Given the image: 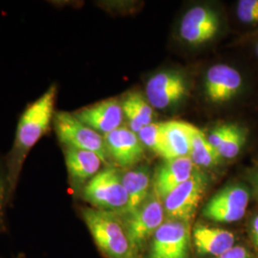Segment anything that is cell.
I'll return each mask as SVG.
<instances>
[{
  "label": "cell",
  "instance_id": "6da1fadb",
  "mask_svg": "<svg viewBox=\"0 0 258 258\" xmlns=\"http://www.w3.org/2000/svg\"><path fill=\"white\" fill-rule=\"evenodd\" d=\"M56 92V85L54 83L37 100L30 103L20 117L14 147L7 161L6 181L9 198L16 190L29 152L46 134L53 122Z\"/></svg>",
  "mask_w": 258,
  "mask_h": 258
},
{
  "label": "cell",
  "instance_id": "7a4b0ae2",
  "mask_svg": "<svg viewBox=\"0 0 258 258\" xmlns=\"http://www.w3.org/2000/svg\"><path fill=\"white\" fill-rule=\"evenodd\" d=\"M81 213L95 244L105 257H138L120 215L95 208H83Z\"/></svg>",
  "mask_w": 258,
  "mask_h": 258
},
{
  "label": "cell",
  "instance_id": "3957f363",
  "mask_svg": "<svg viewBox=\"0 0 258 258\" xmlns=\"http://www.w3.org/2000/svg\"><path fill=\"white\" fill-rule=\"evenodd\" d=\"M82 195L95 209L115 212L119 215L126 212L128 197L121 175L114 167H105L83 185Z\"/></svg>",
  "mask_w": 258,
  "mask_h": 258
},
{
  "label": "cell",
  "instance_id": "277c9868",
  "mask_svg": "<svg viewBox=\"0 0 258 258\" xmlns=\"http://www.w3.org/2000/svg\"><path fill=\"white\" fill-rule=\"evenodd\" d=\"M53 125L58 141L66 148L92 151L102 158L104 164H107L108 153L103 135L84 124L73 113L56 111Z\"/></svg>",
  "mask_w": 258,
  "mask_h": 258
},
{
  "label": "cell",
  "instance_id": "5b68a950",
  "mask_svg": "<svg viewBox=\"0 0 258 258\" xmlns=\"http://www.w3.org/2000/svg\"><path fill=\"white\" fill-rule=\"evenodd\" d=\"M207 186V178L198 170L164 199L165 214L169 220L189 223L197 212Z\"/></svg>",
  "mask_w": 258,
  "mask_h": 258
},
{
  "label": "cell",
  "instance_id": "8992f818",
  "mask_svg": "<svg viewBox=\"0 0 258 258\" xmlns=\"http://www.w3.org/2000/svg\"><path fill=\"white\" fill-rule=\"evenodd\" d=\"M165 215L164 203L152 191L138 210L125 214L124 220L121 218L128 233L129 239L137 252L164 223Z\"/></svg>",
  "mask_w": 258,
  "mask_h": 258
},
{
  "label": "cell",
  "instance_id": "52a82bcc",
  "mask_svg": "<svg viewBox=\"0 0 258 258\" xmlns=\"http://www.w3.org/2000/svg\"><path fill=\"white\" fill-rule=\"evenodd\" d=\"M189 241V223L164 222L153 234L149 258H187Z\"/></svg>",
  "mask_w": 258,
  "mask_h": 258
},
{
  "label": "cell",
  "instance_id": "ba28073f",
  "mask_svg": "<svg viewBox=\"0 0 258 258\" xmlns=\"http://www.w3.org/2000/svg\"><path fill=\"white\" fill-rule=\"evenodd\" d=\"M249 191L241 185H230L215 194L203 209V215L218 223L241 220L248 208Z\"/></svg>",
  "mask_w": 258,
  "mask_h": 258
},
{
  "label": "cell",
  "instance_id": "9c48e42d",
  "mask_svg": "<svg viewBox=\"0 0 258 258\" xmlns=\"http://www.w3.org/2000/svg\"><path fill=\"white\" fill-rule=\"evenodd\" d=\"M186 92V81L177 71H163L154 75L146 88L148 102L157 109H166L178 103Z\"/></svg>",
  "mask_w": 258,
  "mask_h": 258
},
{
  "label": "cell",
  "instance_id": "30bf717a",
  "mask_svg": "<svg viewBox=\"0 0 258 258\" xmlns=\"http://www.w3.org/2000/svg\"><path fill=\"white\" fill-rule=\"evenodd\" d=\"M219 29L217 14L208 7L196 6L181 21L180 36L190 45H201L215 37Z\"/></svg>",
  "mask_w": 258,
  "mask_h": 258
},
{
  "label": "cell",
  "instance_id": "8fae6325",
  "mask_svg": "<svg viewBox=\"0 0 258 258\" xmlns=\"http://www.w3.org/2000/svg\"><path fill=\"white\" fill-rule=\"evenodd\" d=\"M73 114L84 124L103 135L120 128L124 118L121 102L117 98L103 100Z\"/></svg>",
  "mask_w": 258,
  "mask_h": 258
},
{
  "label": "cell",
  "instance_id": "7c38bea8",
  "mask_svg": "<svg viewBox=\"0 0 258 258\" xmlns=\"http://www.w3.org/2000/svg\"><path fill=\"white\" fill-rule=\"evenodd\" d=\"M108 156L121 167H131L145 156V146L138 135L127 127L116 129L103 135Z\"/></svg>",
  "mask_w": 258,
  "mask_h": 258
},
{
  "label": "cell",
  "instance_id": "4fadbf2b",
  "mask_svg": "<svg viewBox=\"0 0 258 258\" xmlns=\"http://www.w3.org/2000/svg\"><path fill=\"white\" fill-rule=\"evenodd\" d=\"M243 79L239 72L227 64L211 67L205 78V92L208 99L214 103L229 102L239 93Z\"/></svg>",
  "mask_w": 258,
  "mask_h": 258
},
{
  "label": "cell",
  "instance_id": "5bb4252c",
  "mask_svg": "<svg viewBox=\"0 0 258 258\" xmlns=\"http://www.w3.org/2000/svg\"><path fill=\"white\" fill-rule=\"evenodd\" d=\"M194 162L189 157L165 161L158 167L154 176V192L162 200L177 186L184 183L194 174Z\"/></svg>",
  "mask_w": 258,
  "mask_h": 258
},
{
  "label": "cell",
  "instance_id": "9a60e30c",
  "mask_svg": "<svg viewBox=\"0 0 258 258\" xmlns=\"http://www.w3.org/2000/svg\"><path fill=\"white\" fill-rule=\"evenodd\" d=\"M64 157L69 179L76 186L85 185L102 170L104 164L101 157L89 150L66 148Z\"/></svg>",
  "mask_w": 258,
  "mask_h": 258
},
{
  "label": "cell",
  "instance_id": "2e32d148",
  "mask_svg": "<svg viewBox=\"0 0 258 258\" xmlns=\"http://www.w3.org/2000/svg\"><path fill=\"white\" fill-rule=\"evenodd\" d=\"M194 241L199 253L217 257L234 247L235 237L231 231L197 224L194 230Z\"/></svg>",
  "mask_w": 258,
  "mask_h": 258
},
{
  "label": "cell",
  "instance_id": "e0dca14e",
  "mask_svg": "<svg viewBox=\"0 0 258 258\" xmlns=\"http://www.w3.org/2000/svg\"><path fill=\"white\" fill-rule=\"evenodd\" d=\"M121 181L128 197V205L124 214H129L138 210L150 195V171L148 167L131 169L121 175Z\"/></svg>",
  "mask_w": 258,
  "mask_h": 258
},
{
  "label": "cell",
  "instance_id": "ac0fdd59",
  "mask_svg": "<svg viewBox=\"0 0 258 258\" xmlns=\"http://www.w3.org/2000/svg\"><path fill=\"white\" fill-rule=\"evenodd\" d=\"M188 123L179 120L164 122V147L165 161L183 157H189L190 142Z\"/></svg>",
  "mask_w": 258,
  "mask_h": 258
},
{
  "label": "cell",
  "instance_id": "d6986e66",
  "mask_svg": "<svg viewBox=\"0 0 258 258\" xmlns=\"http://www.w3.org/2000/svg\"><path fill=\"white\" fill-rule=\"evenodd\" d=\"M190 142L189 158L194 165L202 167H212L219 164L222 158L218 151L208 141V137L195 125L188 123Z\"/></svg>",
  "mask_w": 258,
  "mask_h": 258
},
{
  "label": "cell",
  "instance_id": "ffe728a7",
  "mask_svg": "<svg viewBox=\"0 0 258 258\" xmlns=\"http://www.w3.org/2000/svg\"><path fill=\"white\" fill-rule=\"evenodd\" d=\"M137 135L145 147L164 158V122H151L141 129Z\"/></svg>",
  "mask_w": 258,
  "mask_h": 258
},
{
  "label": "cell",
  "instance_id": "44dd1931",
  "mask_svg": "<svg viewBox=\"0 0 258 258\" xmlns=\"http://www.w3.org/2000/svg\"><path fill=\"white\" fill-rule=\"evenodd\" d=\"M246 142V132L236 124H231V130L218 148V153L222 159H233L237 156Z\"/></svg>",
  "mask_w": 258,
  "mask_h": 258
},
{
  "label": "cell",
  "instance_id": "7402d4cb",
  "mask_svg": "<svg viewBox=\"0 0 258 258\" xmlns=\"http://www.w3.org/2000/svg\"><path fill=\"white\" fill-rule=\"evenodd\" d=\"M122 101L131 106L144 126L153 122V108L141 93H129Z\"/></svg>",
  "mask_w": 258,
  "mask_h": 258
},
{
  "label": "cell",
  "instance_id": "603a6c76",
  "mask_svg": "<svg viewBox=\"0 0 258 258\" xmlns=\"http://www.w3.org/2000/svg\"><path fill=\"white\" fill-rule=\"evenodd\" d=\"M236 14L240 21L252 24L258 22V0H240Z\"/></svg>",
  "mask_w": 258,
  "mask_h": 258
},
{
  "label": "cell",
  "instance_id": "cb8c5ba5",
  "mask_svg": "<svg viewBox=\"0 0 258 258\" xmlns=\"http://www.w3.org/2000/svg\"><path fill=\"white\" fill-rule=\"evenodd\" d=\"M231 124L232 123H223L221 125L212 129L211 133L209 134L208 141L216 150H218V148H220L222 144L225 142L231 130Z\"/></svg>",
  "mask_w": 258,
  "mask_h": 258
},
{
  "label": "cell",
  "instance_id": "d4e9b609",
  "mask_svg": "<svg viewBox=\"0 0 258 258\" xmlns=\"http://www.w3.org/2000/svg\"><path fill=\"white\" fill-rule=\"evenodd\" d=\"M8 184L6 179L0 173V232L5 231V222H4V211L5 206L8 200Z\"/></svg>",
  "mask_w": 258,
  "mask_h": 258
},
{
  "label": "cell",
  "instance_id": "484cf974",
  "mask_svg": "<svg viewBox=\"0 0 258 258\" xmlns=\"http://www.w3.org/2000/svg\"><path fill=\"white\" fill-rule=\"evenodd\" d=\"M215 258H250L249 250L242 246H234Z\"/></svg>",
  "mask_w": 258,
  "mask_h": 258
},
{
  "label": "cell",
  "instance_id": "4316f807",
  "mask_svg": "<svg viewBox=\"0 0 258 258\" xmlns=\"http://www.w3.org/2000/svg\"><path fill=\"white\" fill-rule=\"evenodd\" d=\"M250 230H251V234H252L254 244L258 249V215L252 219L251 225H250Z\"/></svg>",
  "mask_w": 258,
  "mask_h": 258
},
{
  "label": "cell",
  "instance_id": "83f0119b",
  "mask_svg": "<svg viewBox=\"0 0 258 258\" xmlns=\"http://www.w3.org/2000/svg\"><path fill=\"white\" fill-rule=\"evenodd\" d=\"M254 182H255V184H256L258 188V172L255 174V177H254Z\"/></svg>",
  "mask_w": 258,
  "mask_h": 258
},
{
  "label": "cell",
  "instance_id": "f1b7e54d",
  "mask_svg": "<svg viewBox=\"0 0 258 258\" xmlns=\"http://www.w3.org/2000/svg\"><path fill=\"white\" fill-rule=\"evenodd\" d=\"M255 52H256V55L258 56V44L256 45V48H255Z\"/></svg>",
  "mask_w": 258,
  "mask_h": 258
},
{
  "label": "cell",
  "instance_id": "f546056e",
  "mask_svg": "<svg viewBox=\"0 0 258 258\" xmlns=\"http://www.w3.org/2000/svg\"><path fill=\"white\" fill-rule=\"evenodd\" d=\"M19 258H25V257H24V256H19Z\"/></svg>",
  "mask_w": 258,
  "mask_h": 258
}]
</instances>
